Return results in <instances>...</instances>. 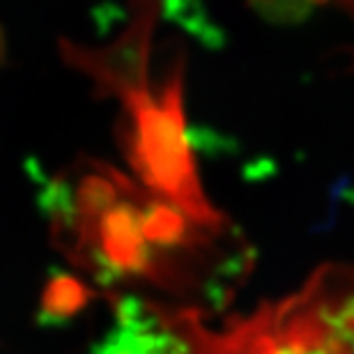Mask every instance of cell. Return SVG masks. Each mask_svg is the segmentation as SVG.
I'll return each instance as SVG.
<instances>
[{
  "label": "cell",
  "mask_w": 354,
  "mask_h": 354,
  "mask_svg": "<svg viewBox=\"0 0 354 354\" xmlns=\"http://www.w3.org/2000/svg\"><path fill=\"white\" fill-rule=\"evenodd\" d=\"M48 209L60 249L104 283L201 295L242 260L230 253L225 218L191 214L106 164L74 168L55 182Z\"/></svg>",
  "instance_id": "1"
},
{
  "label": "cell",
  "mask_w": 354,
  "mask_h": 354,
  "mask_svg": "<svg viewBox=\"0 0 354 354\" xmlns=\"http://www.w3.org/2000/svg\"><path fill=\"white\" fill-rule=\"evenodd\" d=\"M157 354H354V267L324 265L299 290L223 327L180 308Z\"/></svg>",
  "instance_id": "3"
},
{
  "label": "cell",
  "mask_w": 354,
  "mask_h": 354,
  "mask_svg": "<svg viewBox=\"0 0 354 354\" xmlns=\"http://www.w3.org/2000/svg\"><path fill=\"white\" fill-rule=\"evenodd\" d=\"M83 288L81 283H76L72 279H62V281H55L46 292V308L51 313H69L74 310L76 306H81V299H83Z\"/></svg>",
  "instance_id": "4"
},
{
  "label": "cell",
  "mask_w": 354,
  "mask_h": 354,
  "mask_svg": "<svg viewBox=\"0 0 354 354\" xmlns=\"http://www.w3.org/2000/svg\"><path fill=\"white\" fill-rule=\"evenodd\" d=\"M154 19H136L115 44L86 51L67 46L69 60L97 79L106 92L122 102L120 143L136 182L191 214L218 221L198 180L191 140L184 122L182 76L171 72L164 81L150 79Z\"/></svg>",
  "instance_id": "2"
}]
</instances>
